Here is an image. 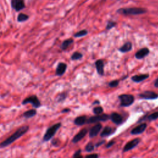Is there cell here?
<instances>
[{
    "label": "cell",
    "instance_id": "6da1fadb",
    "mask_svg": "<svg viewBox=\"0 0 158 158\" xmlns=\"http://www.w3.org/2000/svg\"><path fill=\"white\" fill-rule=\"evenodd\" d=\"M30 127L28 125H24L19 127L12 135L9 136L6 140L0 143V148H3L5 147L8 146L9 145L13 143L15 141L17 140L20 137H22L29 130Z\"/></svg>",
    "mask_w": 158,
    "mask_h": 158
},
{
    "label": "cell",
    "instance_id": "7a4b0ae2",
    "mask_svg": "<svg viewBox=\"0 0 158 158\" xmlns=\"http://www.w3.org/2000/svg\"><path fill=\"white\" fill-rule=\"evenodd\" d=\"M147 12L146 9L142 7H129L122 8L118 10V13L124 15H140Z\"/></svg>",
    "mask_w": 158,
    "mask_h": 158
},
{
    "label": "cell",
    "instance_id": "3957f363",
    "mask_svg": "<svg viewBox=\"0 0 158 158\" xmlns=\"http://www.w3.org/2000/svg\"><path fill=\"white\" fill-rule=\"evenodd\" d=\"M61 125H62L61 123L59 122L55 125H52V126H51V127H49L46 130L45 135H43V142H49L50 140H51L52 138H53L56 133L61 127Z\"/></svg>",
    "mask_w": 158,
    "mask_h": 158
},
{
    "label": "cell",
    "instance_id": "277c9868",
    "mask_svg": "<svg viewBox=\"0 0 158 158\" xmlns=\"http://www.w3.org/2000/svg\"><path fill=\"white\" fill-rule=\"evenodd\" d=\"M121 101V106L129 107L134 103L135 98L132 94H122L118 97Z\"/></svg>",
    "mask_w": 158,
    "mask_h": 158
},
{
    "label": "cell",
    "instance_id": "5b68a950",
    "mask_svg": "<svg viewBox=\"0 0 158 158\" xmlns=\"http://www.w3.org/2000/svg\"><path fill=\"white\" fill-rule=\"evenodd\" d=\"M27 104H31V105H32L33 108L35 109H38L41 106V104L40 100L38 99L37 96L35 95V94H33V95H31V96H29L25 98L22 101V105H25Z\"/></svg>",
    "mask_w": 158,
    "mask_h": 158
},
{
    "label": "cell",
    "instance_id": "8992f818",
    "mask_svg": "<svg viewBox=\"0 0 158 158\" xmlns=\"http://www.w3.org/2000/svg\"><path fill=\"white\" fill-rule=\"evenodd\" d=\"M109 119V116L108 114H102L96 115L94 116H92L89 119H87V124H94L99 122H105Z\"/></svg>",
    "mask_w": 158,
    "mask_h": 158
},
{
    "label": "cell",
    "instance_id": "52a82bcc",
    "mask_svg": "<svg viewBox=\"0 0 158 158\" xmlns=\"http://www.w3.org/2000/svg\"><path fill=\"white\" fill-rule=\"evenodd\" d=\"M139 97L143 100H155L158 98V94L153 91H145L139 94Z\"/></svg>",
    "mask_w": 158,
    "mask_h": 158
},
{
    "label": "cell",
    "instance_id": "ba28073f",
    "mask_svg": "<svg viewBox=\"0 0 158 158\" xmlns=\"http://www.w3.org/2000/svg\"><path fill=\"white\" fill-rule=\"evenodd\" d=\"M140 139L139 138L135 139L129 142L124 147L123 151L124 152H127L131 150H133L135 147H136L140 143Z\"/></svg>",
    "mask_w": 158,
    "mask_h": 158
},
{
    "label": "cell",
    "instance_id": "9c48e42d",
    "mask_svg": "<svg viewBox=\"0 0 158 158\" xmlns=\"http://www.w3.org/2000/svg\"><path fill=\"white\" fill-rule=\"evenodd\" d=\"M102 127H103L102 125L99 123H98L95 125H94L93 127L91 128V129L89 131V137L90 139H93L94 137H95V136H97L98 134L100 133Z\"/></svg>",
    "mask_w": 158,
    "mask_h": 158
},
{
    "label": "cell",
    "instance_id": "30bf717a",
    "mask_svg": "<svg viewBox=\"0 0 158 158\" xmlns=\"http://www.w3.org/2000/svg\"><path fill=\"white\" fill-rule=\"evenodd\" d=\"M67 66L64 62H59L57 66L56 69V75L57 76H62L66 72Z\"/></svg>",
    "mask_w": 158,
    "mask_h": 158
},
{
    "label": "cell",
    "instance_id": "8fae6325",
    "mask_svg": "<svg viewBox=\"0 0 158 158\" xmlns=\"http://www.w3.org/2000/svg\"><path fill=\"white\" fill-rule=\"evenodd\" d=\"M11 6L17 12L25 8V4L23 0H11Z\"/></svg>",
    "mask_w": 158,
    "mask_h": 158
},
{
    "label": "cell",
    "instance_id": "7c38bea8",
    "mask_svg": "<svg viewBox=\"0 0 158 158\" xmlns=\"http://www.w3.org/2000/svg\"><path fill=\"white\" fill-rule=\"evenodd\" d=\"M88 133V130L87 129H83L81 130L77 135L74 136V137L73 138L72 142L73 143H77L80 140H82L85 136H86L87 133Z\"/></svg>",
    "mask_w": 158,
    "mask_h": 158
},
{
    "label": "cell",
    "instance_id": "4fadbf2b",
    "mask_svg": "<svg viewBox=\"0 0 158 158\" xmlns=\"http://www.w3.org/2000/svg\"><path fill=\"white\" fill-rule=\"evenodd\" d=\"M147 128V124L146 123H143L141 124L140 125H139L138 126H136V127H135L134 129H133L131 130L130 133L132 135H139L142 133L143 132H144L145 131V130Z\"/></svg>",
    "mask_w": 158,
    "mask_h": 158
},
{
    "label": "cell",
    "instance_id": "5bb4252c",
    "mask_svg": "<svg viewBox=\"0 0 158 158\" xmlns=\"http://www.w3.org/2000/svg\"><path fill=\"white\" fill-rule=\"evenodd\" d=\"M150 53V50L148 48H143L140 49L135 53V58L137 59H142L148 56Z\"/></svg>",
    "mask_w": 158,
    "mask_h": 158
},
{
    "label": "cell",
    "instance_id": "9a60e30c",
    "mask_svg": "<svg viewBox=\"0 0 158 158\" xmlns=\"http://www.w3.org/2000/svg\"><path fill=\"white\" fill-rule=\"evenodd\" d=\"M110 119L112 121V122L116 125H120L123 122V118L122 115L117 112H113L112 114H111Z\"/></svg>",
    "mask_w": 158,
    "mask_h": 158
},
{
    "label": "cell",
    "instance_id": "2e32d148",
    "mask_svg": "<svg viewBox=\"0 0 158 158\" xmlns=\"http://www.w3.org/2000/svg\"><path fill=\"white\" fill-rule=\"evenodd\" d=\"M95 67L97 70V72L100 76H103L104 75V61L102 59H99L97 60L95 63Z\"/></svg>",
    "mask_w": 158,
    "mask_h": 158
},
{
    "label": "cell",
    "instance_id": "e0dca14e",
    "mask_svg": "<svg viewBox=\"0 0 158 158\" xmlns=\"http://www.w3.org/2000/svg\"><path fill=\"white\" fill-rule=\"evenodd\" d=\"M115 131V129H113L111 127H109V126H106V127H105L103 131L101 132V134H100V136H101V137L104 138V137H106V136H108L112 134H113Z\"/></svg>",
    "mask_w": 158,
    "mask_h": 158
},
{
    "label": "cell",
    "instance_id": "ac0fdd59",
    "mask_svg": "<svg viewBox=\"0 0 158 158\" xmlns=\"http://www.w3.org/2000/svg\"><path fill=\"white\" fill-rule=\"evenodd\" d=\"M150 76L148 73H146V74H140V75H135L133 77H132L131 79L133 82L135 83H140L142 82L148 78H149Z\"/></svg>",
    "mask_w": 158,
    "mask_h": 158
},
{
    "label": "cell",
    "instance_id": "d6986e66",
    "mask_svg": "<svg viewBox=\"0 0 158 158\" xmlns=\"http://www.w3.org/2000/svg\"><path fill=\"white\" fill-rule=\"evenodd\" d=\"M87 118L86 115H81V116H79L76 118L74 121H73V122H74V124L76 125L81 126L87 124Z\"/></svg>",
    "mask_w": 158,
    "mask_h": 158
},
{
    "label": "cell",
    "instance_id": "ffe728a7",
    "mask_svg": "<svg viewBox=\"0 0 158 158\" xmlns=\"http://www.w3.org/2000/svg\"><path fill=\"white\" fill-rule=\"evenodd\" d=\"M132 44L131 42L127 41L126 43L122 46L121 48H119V51L121 52H123V53H125V52H129L132 50Z\"/></svg>",
    "mask_w": 158,
    "mask_h": 158
},
{
    "label": "cell",
    "instance_id": "44dd1931",
    "mask_svg": "<svg viewBox=\"0 0 158 158\" xmlns=\"http://www.w3.org/2000/svg\"><path fill=\"white\" fill-rule=\"evenodd\" d=\"M37 114V109L34 108V109L28 110V111L24 112L22 114V116L24 118H25V119H30V118H32L34 116H35Z\"/></svg>",
    "mask_w": 158,
    "mask_h": 158
},
{
    "label": "cell",
    "instance_id": "7402d4cb",
    "mask_svg": "<svg viewBox=\"0 0 158 158\" xmlns=\"http://www.w3.org/2000/svg\"><path fill=\"white\" fill-rule=\"evenodd\" d=\"M73 43V40L72 38L66 39L62 42L61 45V49L63 51L66 50L72 43Z\"/></svg>",
    "mask_w": 158,
    "mask_h": 158
},
{
    "label": "cell",
    "instance_id": "603a6c76",
    "mask_svg": "<svg viewBox=\"0 0 158 158\" xmlns=\"http://www.w3.org/2000/svg\"><path fill=\"white\" fill-rule=\"evenodd\" d=\"M29 19V16L25 14L20 13L17 16V21L19 22H23Z\"/></svg>",
    "mask_w": 158,
    "mask_h": 158
},
{
    "label": "cell",
    "instance_id": "cb8c5ba5",
    "mask_svg": "<svg viewBox=\"0 0 158 158\" xmlns=\"http://www.w3.org/2000/svg\"><path fill=\"white\" fill-rule=\"evenodd\" d=\"M67 97V94L66 93H61L59 94L56 97V101L58 103H61L64 101Z\"/></svg>",
    "mask_w": 158,
    "mask_h": 158
},
{
    "label": "cell",
    "instance_id": "d4e9b609",
    "mask_svg": "<svg viewBox=\"0 0 158 158\" xmlns=\"http://www.w3.org/2000/svg\"><path fill=\"white\" fill-rule=\"evenodd\" d=\"M83 57V55L82 53H80V52H74L73 53L71 57H70V59L71 60H73V61H76V60H80V59H82Z\"/></svg>",
    "mask_w": 158,
    "mask_h": 158
},
{
    "label": "cell",
    "instance_id": "484cf974",
    "mask_svg": "<svg viewBox=\"0 0 158 158\" xmlns=\"http://www.w3.org/2000/svg\"><path fill=\"white\" fill-rule=\"evenodd\" d=\"M88 34V31L87 30H82L74 34V37L76 38H80L82 37H85Z\"/></svg>",
    "mask_w": 158,
    "mask_h": 158
},
{
    "label": "cell",
    "instance_id": "4316f807",
    "mask_svg": "<svg viewBox=\"0 0 158 158\" xmlns=\"http://www.w3.org/2000/svg\"><path fill=\"white\" fill-rule=\"evenodd\" d=\"M158 119V112H154L146 117V119L149 121H153Z\"/></svg>",
    "mask_w": 158,
    "mask_h": 158
},
{
    "label": "cell",
    "instance_id": "83f0119b",
    "mask_svg": "<svg viewBox=\"0 0 158 158\" xmlns=\"http://www.w3.org/2000/svg\"><path fill=\"white\" fill-rule=\"evenodd\" d=\"M94 150V145L93 144L92 142H89L85 146V150L88 153H91Z\"/></svg>",
    "mask_w": 158,
    "mask_h": 158
},
{
    "label": "cell",
    "instance_id": "f1b7e54d",
    "mask_svg": "<svg viewBox=\"0 0 158 158\" xmlns=\"http://www.w3.org/2000/svg\"><path fill=\"white\" fill-rule=\"evenodd\" d=\"M104 111V109L101 106H98V107H96L94 108L93 110V112L94 114H95L96 115H98V114H101Z\"/></svg>",
    "mask_w": 158,
    "mask_h": 158
},
{
    "label": "cell",
    "instance_id": "f546056e",
    "mask_svg": "<svg viewBox=\"0 0 158 158\" xmlns=\"http://www.w3.org/2000/svg\"><path fill=\"white\" fill-rule=\"evenodd\" d=\"M119 81L118 80H114L110 82L108 85L111 88H115L118 87L119 85Z\"/></svg>",
    "mask_w": 158,
    "mask_h": 158
},
{
    "label": "cell",
    "instance_id": "4dcf8cb0",
    "mask_svg": "<svg viewBox=\"0 0 158 158\" xmlns=\"http://www.w3.org/2000/svg\"><path fill=\"white\" fill-rule=\"evenodd\" d=\"M116 22H114V21H109V22H108V24H107V25H106V30H110V29H111V28H114L115 25H116Z\"/></svg>",
    "mask_w": 158,
    "mask_h": 158
},
{
    "label": "cell",
    "instance_id": "1f68e13d",
    "mask_svg": "<svg viewBox=\"0 0 158 158\" xmlns=\"http://www.w3.org/2000/svg\"><path fill=\"white\" fill-rule=\"evenodd\" d=\"M81 152L82 150H79L78 151H77L73 155V157H82V156H81Z\"/></svg>",
    "mask_w": 158,
    "mask_h": 158
},
{
    "label": "cell",
    "instance_id": "d6a6232c",
    "mask_svg": "<svg viewBox=\"0 0 158 158\" xmlns=\"http://www.w3.org/2000/svg\"><path fill=\"white\" fill-rule=\"evenodd\" d=\"M59 141L58 139H53L51 142V144L55 146H59Z\"/></svg>",
    "mask_w": 158,
    "mask_h": 158
},
{
    "label": "cell",
    "instance_id": "836d02e7",
    "mask_svg": "<svg viewBox=\"0 0 158 158\" xmlns=\"http://www.w3.org/2000/svg\"><path fill=\"white\" fill-rule=\"evenodd\" d=\"M115 143V141L111 140L109 142H108V143H107V145L106 146V148H111V146H112Z\"/></svg>",
    "mask_w": 158,
    "mask_h": 158
},
{
    "label": "cell",
    "instance_id": "e575fe53",
    "mask_svg": "<svg viewBox=\"0 0 158 158\" xmlns=\"http://www.w3.org/2000/svg\"><path fill=\"white\" fill-rule=\"evenodd\" d=\"M98 155L97 154H89L86 156V158H98Z\"/></svg>",
    "mask_w": 158,
    "mask_h": 158
},
{
    "label": "cell",
    "instance_id": "d590c367",
    "mask_svg": "<svg viewBox=\"0 0 158 158\" xmlns=\"http://www.w3.org/2000/svg\"><path fill=\"white\" fill-rule=\"evenodd\" d=\"M105 142H106V141H105L104 140H103L102 141H100L98 143H97L95 145H94V147H97V148H98V147H99V146L103 145L104 143H105Z\"/></svg>",
    "mask_w": 158,
    "mask_h": 158
},
{
    "label": "cell",
    "instance_id": "8d00e7d4",
    "mask_svg": "<svg viewBox=\"0 0 158 158\" xmlns=\"http://www.w3.org/2000/svg\"><path fill=\"white\" fill-rule=\"evenodd\" d=\"M70 111V109H69V108H65V109H63L62 111H61V112L62 113H67V112H69Z\"/></svg>",
    "mask_w": 158,
    "mask_h": 158
},
{
    "label": "cell",
    "instance_id": "74e56055",
    "mask_svg": "<svg viewBox=\"0 0 158 158\" xmlns=\"http://www.w3.org/2000/svg\"><path fill=\"white\" fill-rule=\"evenodd\" d=\"M154 87L156 88H158V77L156 79V80L154 81Z\"/></svg>",
    "mask_w": 158,
    "mask_h": 158
},
{
    "label": "cell",
    "instance_id": "f35d334b",
    "mask_svg": "<svg viewBox=\"0 0 158 158\" xmlns=\"http://www.w3.org/2000/svg\"><path fill=\"white\" fill-rule=\"evenodd\" d=\"M100 103L99 101H95L93 103V105H94V104H99Z\"/></svg>",
    "mask_w": 158,
    "mask_h": 158
}]
</instances>
